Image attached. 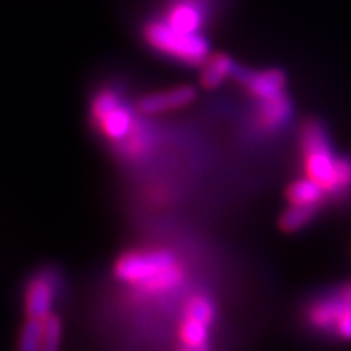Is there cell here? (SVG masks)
I'll return each instance as SVG.
<instances>
[{
    "label": "cell",
    "mask_w": 351,
    "mask_h": 351,
    "mask_svg": "<svg viewBox=\"0 0 351 351\" xmlns=\"http://www.w3.org/2000/svg\"><path fill=\"white\" fill-rule=\"evenodd\" d=\"M114 276L123 284L136 285L148 293L173 289L184 278L177 257L162 248L127 252L116 261Z\"/></svg>",
    "instance_id": "1"
},
{
    "label": "cell",
    "mask_w": 351,
    "mask_h": 351,
    "mask_svg": "<svg viewBox=\"0 0 351 351\" xmlns=\"http://www.w3.org/2000/svg\"><path fill=\"white\" fill-rule=\"evenodd\" d=\"M302 154L305 175L325 193H339L351 186V165L334 156L321 121L311 120L303 125Z\"/></svg>",
    "instance_id": "2"
},
{
    "label": "cell",
    "mask_w": 351,
    "mask_h": 351,
    "mask_svg": "<svg viewBox=\"0 0 351 351\" xmlns=\"http://www.w3.org/2000/svg\"><path fill=\"white\" fill-rule=\"evenodd\" d=\"M143 38L157 52L186 64H202L209 58V41L200 32H182L165 20H152L143 29Z\"/></svg>",
    "instance_id": "3"
},
{
    "label": "cell",
    "mask_w": 351,
    "mask_h": 351,
    "mask_svg": "<svg viewBox=\"0 0 351 351\" xmlns=\"http://www.w3.org/2000/svg\"><path fill=\"white\" fill-rule=\"evenodd\" d=\"M89 112L100 134L116 145H125V141L134 139L139 130L132 109L112 89L98 91L91 100Z\"/></svg>",
    "instance_id": "4"
},
{
    "label": "cell",
    "mask_w": 351,
    "mask_h": 351,
    "mask_svg": "<svg viewBox=\"0 0 351 351\" xmlns=\"http://www.w3.org/2000/svg\"><path fill=\"white\" fill-rule=\"evenodd\" d=\"M307 319L314 328L332 330L339 337L351 341V285L335 296L312 303Z\"/></svg>",
    "instance_id": "5"
},
{
    "label": "cell",
    "mask_w": 351,
    "mask_h": 351,
    "mask_svg": "<svg viewBox=\"0 0 351 351\" xmlns=\"http://www.w3.org/2000/svg\"><path fill=\"white\" fill-rule=\"evenodd\" d=\"M241 84L245 86L255 100L263 102V100H269V98H276L285 93V75L284 71L271 68V70H257L250 71L245 68H236L234 73Z\"/></svg>",
    "instance_id": "6"
},
{
    "label": "cell",
    "mask_w": 351,
    "mask_h": 351,
    "mask_svg": "<svg viewBox=\"0 0 351 351\" xmlns=\"http://www.w3.org/2000/svg\"><path fill=\"white\" fill-rule=\"evenodd\" d=\"M53 300H56V278L52 273H38L29 280L25 287V308L27 317L43 319L52 312Z\"/></svg>",
    "instance_id": "7"
},
{
    "label": "cell",
    "mask_w": 351,
    "mask_h": 351,
    "mask_svg": "<svg viewBox=\"0 0 351 351\" xmlns=\"http://www.w3.org/2000/svg\"><path fill=\"white\" fill-rule=\"evenodd\" d=\"M196 89L193 86H178V88L159 91V93L145 95L138 102V111L145 116H157L168 111H177L195 102Z\"/></svg>",
    "instance_id": "8"
},
{
    "label": "cell",
    "mask_w": 351,
    "mask_h": 351,
    "mask_svg": "<svg viewBox=\"0 0 351 351\" xmlns=\"http://www.w3.org/2000/svg\"><path fill=\"white\" fill-rule=\"evenodd\" d=\"M165 22L182 32H200L204 25V11L195 0H178L168 9Z\"/></svg>",
    "instance_id": "9"
},
{
    "label": "cell",
    "mask_w": 351,
    "mask_h": 351,
    "mask_svg": "<svg viewBox=\"0 0 351 351\" xmlns=\"http://www.w3.org/2000/svg\"><path fill=\"white\" fill-rule=\"evenodd\" d=\"M291 116H293V104L285 93L280 97L258 102L257 120L263 129L278 130L289 121Z\"/></svg>",
    "instance_id": "10"
},
{
    "label": "cell",
    "mask_w": 351,
    "mask_h": 351,
    "mask_svg": "<svg viewBox=\"0 0 351 351\" xmlns=\"http://www.w3.org/2000/svg\"><path fill=\"white\" fill-rule=\"evenodd\" d=\"M202 86L205 89H214L219 88L228 77H234L237 64L227 53H213L202 62Z\"/></svg>",
    "instance_id": "11"
},
{
    "label": "cell",
    "mask_w": 351,
    "mask_h": 351,
    "mask_svg": "<svg viewBox=\"0 0 351 351\" xmlns=\"http://www.w3.org/2000/svg\"><path fill=\"white\" fill-rule=\"evenodd\" d=\"M326 193L312 178L303 177L289 184L285 196L291 205H307V207H319Z\"/></svg>",
    "instance_id": "12"
},
{
    "label": "cell",
    "mask_w": 351,
    "mask_h": 351,
    "mask_svg": "<svg viewBox=\"0 0 351 351\" xmlns=\"http://www.w3.org/2000/svg\"><path fill=\"white\" fill-rule=\"evenodd\" d=\"M209 328L210 326L207 325V323H204V321L184 316V319L180 321V325H178V339H180L182 346L187 348L207 346V341H209Z\"/></svg>",
    "instance_id": "13"
},
{
    "label": "cell",
    "mask_w": 351,
    "mask_h": 351,
    "mask_svg": "<svg viewBox=\"0 0 351 351\" xmlns=\"http://www.w3.org/2000/svg\"><path fill=\"white\" fill-rule=\"evenodd\" d=\"M16 351H43V319L27 317L18 335Z\"/></svg>",
    "instance_id": "14"
},
{
    "label": "cell",
    "mask_w": 351,
    "mask_h": 351,
    "mask_svg": "<svg viewBox=\"0 0 351 351\" xmlns=\"http://www.w3.org/2000/svg\"><path fill=\"white\" fill-rule=\"evenodd\" d=\"M317 207H307V205H289V209L284 210L280 216V228L284 232H298L305 225L312 221L316 216Z\"/></svg>",
    "instance_id": "15"
},
{
    "label": "cell",
    "mask_w": 351,
    "mask_h": 351,
    "mask_svg": "<svg viewBox=\"0 0 351 351\" xmlns=\"http://www.w3.org/2000/svg\"><path fill=\"white\" fill-rule=\"evenodd\" d=\"M184 316L200 319L210 326L214 323V317H216L214 303L205 294H193L184 305Z\"/></svg>",
    "instance_id": "16"
},
{
    "label": "cell",
    "mask_w": 351,
    "mask_h": 351,
    "mask_svg": "<svg viewBox=\"0 0 351 351\" xmlns=\"http://www.w3.org/2000/svg\"><path fill=\"white\" fill-rule=\"evenodd\" d=\"M62 337V323L58 314L50 312L43 317V350L58 351Z\"/></svg>",
    "instance_id": "17"
},
{
    "label": "cell",
    "mask_w": 351,
    "mask_h": 351,
    "mask_svg": "<svg viewBox=\"0 0 351 351\" xmlns=\"http://www.w3.org/2000/svg\"><path fill=\"white\" fill-rule=\"evenodd\" d=\"M182 351H207V346H202V348H187V346H184Z\"/></svg>",
    "instance_id": "18"
},
{
    "label": "cell",
    "mask_w": 351,
    "mask_h": 351,
    "mask_svg": "<svg viewBox=\"0 0 351 351\" xmlns=\"http://www.w3.org/2000/svg\"><path fill=\"white\" fill-rule=\"evenodd\" d=\"M43 351H53V350H43Z\"/></svg>",
    "instance_id": "19"
}]
</instances>
